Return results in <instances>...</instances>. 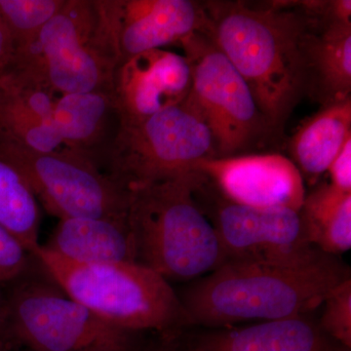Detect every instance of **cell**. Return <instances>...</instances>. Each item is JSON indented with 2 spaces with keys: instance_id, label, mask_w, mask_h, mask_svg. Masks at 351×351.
Wrapping results in <instances>:
<instances>
[{
  "instance_id": "1",
  "label": "cell",
  "mask_w": 351,
  "mask_h": 351,
  "mask_svg": "<svg viewBox=\"0 0 351 351\" xmlns=\"http://www.w3.org/2000/svg\"><path fill=\"white\" fill-rule=\"evenodd\" d=\"M205 34L248 86L270 130L278 132L306 95L302 40L311 16L301 1H204Z\"/></svg>"
},
{
  "instance_id": "2",
  "label": "cell",
  "mask_w": 351,
  "mask_h": 351,
  "mask_svg": "<svg viewBox=\"0 0 351 351\" xmlns=\"http://www.w3.org/2000/svg\"><path fill=\"white\" fill-rule=\"evenodd\" d=\"M348 278L350 267L324 252L298 265L226 263L193 281L180 299L193 326L233 327L307 315Z\"/></svg>"
},
{
  "instance_id": "3",
  "label": "cell",
  "mask_w": 351,
  "mask_h": 351,
  "mask_svg": "<svg viewBox=\"0 0 351 351\" xmlns=\"http://www.w3.org/2000/svg\"><path fill=\"white\" fill-rule=\"evenodd\" d=\"M199 178L189 171L129 188L138 263L168 281L197 280L225 263L218 233L196 196Z\"/></svg>"
},
{
  "instance_id": "4",
  "label": "cell",
  "mask_w": 351,
  "mask_h": 351,
  "mask_svg": "<svg viewBox=\"0 0 351 351\" xmlns=\"http://www.w3.org/2000/svg\"><path fill=\"white\" fill-rule=\"evenodd\" d=\"M64 294L119 329L176 335L193 326L169 281L138 263H78L39 245L32 254Z\"/></svg>"
},
{
  "instance_id": "5",
  "label": "cell",
  "mask_w": 351,
  "mask_h": 351,
  "mask_svg": "<svg viewBox=\"0 0 351 351\" xmlns=\"http://www.w3.org/2000/svg\"><path fill=\"white\" fill-rule=\"evenodd\" d=\"M216 157L211 132L188 98L143 121L117 128L110 174L127 188L172 179L199 159Z\"/></svg>"
},
{
  "instance_id": "6",
  "label": "cell",
  "mask_w": 351,
  "mask_h": 351,
  "mask_svg": "<svg viewBox=\"0 0 351 351\" xmlns=\"http://www.w3.org/2000/svg\"><path fill=\"white\" fill-rule=\"evenodd\" d=\"M0 160L15 168L47 213L59 219L125 218L130 189L91 157L68 149L29 151L0 143Z\"/></svg>"
},
{
  "instance_id": "7",
  "label": "cell",
  "mask_w": 351,
  "mask_h": 351,
  "mask_svg": "<svg viewBox=\"0 0 351 351\" xmlns=\"http://www.w3.org/2000/svg\"><path fill=\"white\" fill-rule=\"evenodd\" d=\"M18 56L32 58L55 93L61 95L112 91L119 66L97 0H64L36 45Z\"/></svg>"
},
{
  "instance_id": "8",
  "label": "cell",
  "mask_w": 351,
  "mask_h": 351,
  "mask_svg": "<svg viewBox=\"0 0 351 351\" xmlns=\"http://www.w3.org/2000/svg\"><path fill=\"white\" fill-rule=\"evenodd\" d=\"M181 45L191 69L189 99L211 132L216 157L239 156L272 132L250 87L205 34H193Z\"/></svg>"
},
{
  "instance_id": "9",
  "label": "cell",
  "mask_w": 351,
  "mask_h": 351,
  "mask_svg": "<svg viewBox=\"0 0 351 351\" xmlns=\"http://www.w3.org/2000/svg\"><path fill=\"white\" fill-rule=\"evenodd\" d=\"M6 334L32 351H80L129 343L137 332L108 324L63 291L36 280H23L6 297Z\"/></svg>"
},
{
  "instance_id": "10",
  "label": "cell",
  "mask_w": 351,
  "mask_h": 351,
  "mask_svg": "<svg viewBox=\"0 0 351 351\" xmlns=\"http://www.w3.org/2000/svg\"><path fill=\"white\" fill-rule=\"evenodd\" d=\"M196 196L218 233L223 263L298 265L323 253L308 241L300 211L235 204L201 174Z\"/></svg>"
},
{
  "instance_id": "11",
  "label": "cell",
  "mask_w": 351,
  "mask_h": 351,
  "mask_svg": "<svg viewBox=\"0 0 351 351\" xmlns=\"http://www.w3.org/2000/svg\"><path fill=\"white\" fill-rule=\"evenodd\" d=\"M119 64L169 44L181 43L206 23L204 4L193 0H97Z\"/></svg>"
},
{
  "instance_id": "12",
  "label": "cell",
  "mask_w": 351,
  "mask_h": 351,
  "mask_svg": "<svg viewBox=\"0 0 351 351\" xmlns=\"http://www.w3.org/2000/svg\"><path fill=\"white\" fill-rule=\"evenodd\" d=\"M189 171L202 175L226 200L243 206L300 211L306 198L301 172L282 154L206 157Z\"/></svg>"
},
{
  "instance_id": "13",
  "label": "cell",
  "mask_w": 351,
  "mask_h": 351,
  "mask_svg": "<svg viewBox=\"0 0 351 351\" xmlns=\"http://www.w3.org/2000/svg\"><path fill=\"white\" fill-rule=\"evenodd\" d=\"M191 69L178 53L154 49L122 62L115 69L112 95L119 126H130L180 105L191 93Z\"/></svg>"
},
{
  "instance_id": "14",
  "label": "cell",
  "mask_w": 351,
  "mask_h": 351,
  "mask_svg": "<svg viewBox=\"0 0 351 351\" xmlns=\"http://www.w3.org/2000/svg\"><path fill=\"white\" fill-rule=\"evenodd\" d=\"M189 351H341L318 321L307 315L263 321L250 326L182 332Z\"/></svg>"
},
{
  "instance_id": "15",
  "label": "cell",
  "mask_w": 351,
  "mask_h": 351,
  "mask_svg": "<svg viewBox=\"0 0 351 351\" xmlns=\"http://www.w3.org/2000/svg\"><path fill=\"white\" fill-rule=\"evenodd\" d=\"M43 246L59 257L78 263H138L128 216L59 219Z\"/></svg>"
},
{
  "instance_id": "16",
  "label": "cell",
  "mask_w": 351,
  "mask_h": 351,
  "mask_svg": "<svg viewBox=\"0 0 351 351\" xmlns=\"http://www.w3.org/2000/svg\"><path fill=\"white\" fill-rule=\"evenodd\" d=\"M302 55L307 96L322 107L351 99V24L321 27L311 16Z\"/></svg>"
},
{
  "instance_id": "17",
  "label": "cell",
  "mask_w": 351,
  "mask_h": 351,
  "mask_svg": "<svg viewBox=\"0 0 351 351\" xmlns=\"http://www.w3.org/2000/svg\"><path fill=\"white\" fill-rule=\"evenodd\" d=\"M351 137V99L322 107L292 136L289 144L301 174L315 180L327 172Z\"/></svg>"
},
{
  "instance_id": "18",
  "label": "cell",
  "mask_w": 351,
  "mask_h": 351,
  "mask_svg": "<svg viewBox=\"0 0 351 351\" xmlns=\"http://www.w3.org/2000/svg\"><path fill=\"white\" fill-rule=\"evenodd\" d=\"M112 115L117 117L112 91L80 92L58 97L52 122L64 149L94 159Z\"/></svg>"
},
{
  "instance_id": "19",
  "label": "cell",
  "mask_w": 351,
  "mask_h": 351,
  "mask_svg": "<svg viewBox=\"0 0 351 351\" xmlns=\"http://www.w3.org/2000/svg\"><path fill=\"white\" fill-rule=\"evenodd\" d=\"M307 239L316 248L338 256L351 247V193L332 184L306 195L300 210Z\"/></svg>"
},
{
  "instance_id": "20",
  "label": "cell",
  "mask_w": 351,
  "mask_h": 351,
  "mask_svg": "<svg viewBox=\"0 0 351 351\" xmlns=\"http://www.w3.org/2000/svg\"><path fill=\"white\" fill-rule=\"evenodd\" d=\"M0 226L31 256L40 245L38 201L20 173L3 160H0Z\"/></svg>"
},
{
  "instance_id": "21",
  "label": "cell",
  "mask_w": 351,
  "mask_h": 351,
  "mask_svg": "<svg viewBox=\"0 0 351 351\" xmlns=\"http://www.w3.org/2000/svg\"><path fill=\"white\" fill-rule=\"evenodd\" d=\"M0 143L29 151L63 149L53 123L43 121L20 100L0 75Z\"/></svg>"
},
{
  "instance_id": "22",
  "label": "cell",
  "mask_w": 351,
  "mask_h": 351,
  "mask_svg": "<svg viewBox=\"0 0 351 351\" xmlns=\"http://www.w3.org/2000/svg\"><path fill=\"white\" fill-rule=\"evenodd\" d=\"M64 3V0H0V14L13 39L14 57L36 45L43 27Z\"/></svg>"
},
{
  "instance_id": "23",
  "label": "cell",
  "mask_w": 351,
  "mask_h": 351,
  "mask_svg": "<svg viewBox=\"0 0 351 351\" xmlns=\"http://www.w3.org/2000/svg\"><path fill=\"white\" fill-rule=\"evenodd\" d=\"M318 320L323 332L339 345L351 350V278L332 289L324 302Z\"/></svg>"
},
{
  "instance_id": "24",
  "label": "cell",
  "mask_w": 351,
  "mask_h": 351,
  "mask_svg": "<svg viewBox=\"0 0 351 351\" xmlns=\"http://www.w3.org/2000/svg\"><path fill=\"white\" fill-rule=\"evenodd\" d=\"M29 253L5 228L0 226V284L22 278L29 269Z\"/></svg>"
},
{
  "instance_id": "25",
  "label": "cell",
  "mask_w": 351,
  "mask_h": 351,
  "mask_svg": "<svg viewBox=\"0 0 351 351\" xmlns=\"http://www.w3.org/2000/svg\"><path fill=\"white\" fill-rule=\"evenodd\" d=\"M327 172L332 186L346 193H351V137L334 159Z\"/></svg>"
},
{
  "instance_id": "26",
  "label": "cell",
  "mask_w": 351,
  "mask_h": 351,
  "mask_svg": "<svg viewBox=\"0 0 351 351\" xmlns=\"http://www.w3.org/2000/svg\"><path fill=\"white\" fill-rule=\"evenodd\" d=\"M134 351H189L182 334L157 335L151 343H141Z\"/></svg>"
},
{
  "instance_id": "27",
  "label": "cell",
  "mask_w": 351,
  "mask_h": 351,
  "mask_svg": "<svg viewBox=\"0 0 351 351\" xmlns=\"http://www.w3.org/2000/svg\"><path fill=\"white\" fill-rule=\"evenodd\" d=\"M15 48L10 32L0 14V71L8 68L12 63Z\"/></svg>"
},
{
  "instance_id": "28",
  "label": "cell",
  "mask_w": 351,
  "mask_h": 351,
  "mask_svg": "<svg viewBox=\"0 0 351 351\" xmlns=\"http://www.w3.org/2000/svg\"><path fill=\"white\" fill-rule=\"evenodd\" d=\"M142 341H134L129 343H117V345H103L93 346L80 351H134Z\"/></svg>"
},
{
  "instance_id": "29",
  "label": "cell",
  "mask_w": 351,
  "mask_h": 351,
  "mask_svg": "<svg viewBox=\"0 0 351 351\" xmlns=\"http://www.w3.org/2000/svg\"><path fill=\"white\" fill-rule=\"evenodd\" d=\"M6 297L0 293V341L6 334Z\"/></svg>"
},
{
  "instance_id": "30",
  "label": "cell",
  "mask_w": 351,
  "mask_h": 351,
  "mask_svg": "<svg viewBox=\"0 0 351 351\" xmlns=\"http://www.w3.org/2000/svg\"><path fill=\"white\" fill-rule=\"evenodd\" d=\"M341 351H351V350H350V348H343Z\"/></svg>"
}]
</instances>
